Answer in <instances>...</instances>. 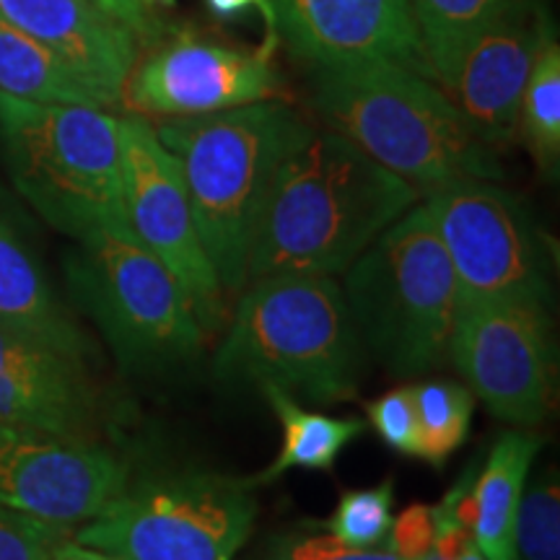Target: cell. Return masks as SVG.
I'll return each mask as SVG.
<instances>
[{"instance_id":"6da1fadb","label":"cell","mask_w":560,"mask_h":560,"mask_svg":"<svg viewBox=\"0 0 560 560\" xmlns=\"http://www.w3.org/2000/svg\"><path fill=\"white\" fill-rule=\"evenodd\" d=\"M420 202L335 130L310 128L265 192L247 257V283L265 276H340L382 231Z\"/></svg>"},{"instance_id":"7a4b0ae2","label":"cell","mask_w":560,"mask_h":560,"mask_svg":"<svg viewBox=\"0 0 560 560\" xmlns=\"http://www.w3.org/2000/svg\"><path fill=\"white\" fill-rule=\"evenodd\" d=\"M312 104L330 130L420 195L459 182H501L493 149L436 83L392 62L314 68Z\"/></svg>"},{"instance_id":"3957f363","label":"cell","mask_w":560,"mask_h":560,"mask_svg":"<svg viewBox=\"0 0 560 560\" xmlns=\"http://www.w3.org/2000/svg\"><path fill=\"white\" fill-rule=\"evenodd\" d=\"M213 355L223 387L276 384L314 405L359 395L363 350L342 285L332 276H265L240 291Z\"/></svg>"},{"instance_id":"277c9868","label":"cell","mask_w":560,"mask_h":560,"mask_svg":"<svg viewBox=\"0 0 560 560\" xmlns=\"http://www.w3.org/2000/svg\"><path fill=\"white\" fill-rule=\"evenodd\" d=\"M310 128L280 100L153 125L177 159L202 249L223 293L236 296L247 285L249 242L262 198L280 161Z\"/></svg>"},{"instance_id":"5b68a950","label":"cell","mask_w":560,"mask_h":560,"mask_svg":"<svg viewBox=\"0 0 560 560\" xmlns=\"http://www.w3.org/2000/svg\"><path fill=\"white\" fill-rule=\"evenodd\" d=\"M363 350L389 374L420 376L444 366L457 312V280L425 202L363 249L342 283Z\"/></svg>"},{"instance_id":"8992f818","label":"cell","mask_w":560,"mask_h":560,"mask_svg":"<svg viewBox=\"0 0 560 560\" xmlns=\"http://www.w3.org/2000/svg\"><path fill=\"white\" fill-rule=\"evenodd\" d=\"M0 153L21 198L73 242L130 226L122 206L120 128L104 109L0 94Z\"/></svg>"},{"instance_id":"52a82bcc","label":"cell","mask_w":560,"mask_h":560,"mask_svg":"<svg viewBox=\"0 0 560 560\" xmlns=\"http://www.w3.org/2000/svg\"><path fill=\"white\" fill-rule=\"evenodd\" d=\"M66 257L73 296L130 371H170L200 361L208 335L190 299L130 226L83 236Z\"/></svg>"},{"instance_id":"ba28073f","label":"cell","mask_w":560,"mask_h":560,"mask_svg":"<svg viewBox=\"0 0 560 560\" xmlns=\"http://www.w3.org/2000/svg\"><path fill=\"white\" fill-rule=\"evenodd\" d=\"M255 516L249 482L213 472L156 475L128 482L73 540L125 560H231L252 535Z\"/></svg>"},{"instance_id":"9c48e42d","label":"cell","mask_w":560,"mask_h":560,"mask_svg":"<svg viewBox=\"0 0 560 560\" xmlns=\"http://www.w3.org/2000/svg\"><path fill=\"white\" fill-rule=\"evenodd\" d=\"M425 208L450 255L457 299L552 304L556 252L522 198L475 179L431 192Z\"/></svg>"},{"instance_id":"30bf717a","label":"cell","mask_w":560,"mask_h":560,"mask_svg":"<svg viewBox=\"0 0 560 560\" xmlns=\"http://www.w3.org/2000/svg\"><path fill=\"white\" fill-rule=\"evenodd\" d=\"M450 361L490 416L529 429L548 416L556 340L550 306L509 299H457Z\"/></svg>"},{"instance_id":"8fae6325","label":"cell","mask_w":560,"mask_h":560,"mask_svg":"<svg viewBox=\"0 0 560 560\" xmlns=\"http://www.w3.org/2000/svg\"><path fill=\"white\" fill-rule=\"evenodd\" d=\"M117 128L122 206L132 234L182 285L202 332H219L226 319V293L202 249L177 159L145 117H117Z\"/></svg>"},{"instance_id":"7c38bea8","label":"cell","mask_w":560,"mask_h":560,"mask_svg":"<svg viewBox=\"0 0 560 560\" xmlns=\"http://www.w3.org/2000/svg\"><path fill=\"white\" fill-rule=\"evenodd\" d=\"M276 50L270 42L244 50L187 32H174L170 39L151 37L125 81L122 107L166 120L283 100V81L272 66Z\"/></svg>"},{"instance_id":"4fadbf2b","label":"cell","mask_w":560,"mask_h":560,"mask_svg":"<svg viewBox=\"0 0 560 560\" xmlns=\"http://www.w3.org/2000/svg\"><path fill=\"white\" fill-rule=\"evenodd\" d=\"M128 465L96 439L0 425V506L75 529L128 488Z\"/></svg>"},{"instance_id":"5bb4252c","label":"cell","mask_w":560,"mask_h":560,"mask_svg":"<svg viewBox=\"0 0 560 560\" xmlns=\"http://www.w3.org/2000/svg\"><path fill=\"white\" fill-rule=\"evenodd\" d=\"M278 39L312 68L392 62L433 81L408 0H270Z\"/></svg>"},{"instance_id":"9a60e30c","label":"cell","mask_w":560,"mask_h":560,"mask_svg":"<svg viewBox=\"0 0 560 560\" xmlns=\"http://www.w3.org/2000/svg\"><path fill=\"white\" fill-rule=\"evenodd\" d=\"M550 32V19L532 0H516L467 47L444 86L488 149H506L520 136L524 86Z\"/></svg>"},{"instance_id":"2e32d148","label":"cell","mask_w":560,"mask_h":560,"mask_svg":"<svg viewBox=\"0 0 560 560\" xmlns=\"http://www.w3.org/2000/svg\"><path fill=\"white\" fill-rule=\"evenodd\" d=\"M102 395L86 359L0 322V425L96 439Z\"/></svg>"},{"instance_id":"e0dca14e","label":"cell","mask_w":560,"mask_h":560,"mask_svg":"<svg viewBox=\"0 0 560 560\" xmlns=\"http://www.w3.org/2000/svg\"><path fill=\"white\" fill-rule=\"evenodd\" d=\"M0 16L45 45L102 109L120 107L140 37L96 0H0Z\"/></svg>"},{"instance_id":"ac0fdd59","label":"cell","mask_w":560,"mask_h":560,"mask_svg":"<svg viewBox=\"0 0 560 560\" xmlns=\"http://www.w3.org/2000/svg\"><path fill=\"white\" fill-rule=\"evenodd\" d=\"M0 322L89 361L91 342L55 293L24 221L0 187Z\"/></svg>"},{"instance_id":"d6986e66","label":"cell","mask_w":560,"mask_h":560,"mask_svg":"<svg viewBox=\"0 0 560 560\" xmlns=\"http://www.w3.org/2000/svg\"><path fill=\"white\" fill-rule=\"evenodd\" d=\"M542 450V436L506 431L490 446L482 472L475 480L478 524L475 548L488 560H514V520L529 467Z\"/></svg>"},{"instance_id":"ffe728a7","label":"cell","mask_w":560,"mask_h":560,"mask_svg":"<svg viewBox=\"0 0 560 560\" xmlns=\"http://www.w3.org/2000/svg\"><path fill=\"white\" fill-rule=\"evenodd\" d=\"M260 392L283 429V450L249 486H265L289 470H332L342 450L366 431L359 418H332L301 408L293 395L276 384H262Z\"/></svg>"},{"instance_id":"44dd1931","label":"cell","mask_w":560,"mask_h":560,"mask_svg":"<svg viewBox=\"0 0 560 560\" xmlns=\"http://www.w3.org/2000/svg\"><path fill=\"white\" fill-rule=\"evenodd\" d=\"M0 94L42 104L100 107L94 94L55 55L0 16Z\"/></svg>"},{"instance_id":"7402d4cb","label":"cell","mask_w":560,"mask_h":560,"mask_svg":"<svg viewBox=\"0 0 560 560\" xmlns=\"http://www.w3.org/2000/svg\"><path fill=\"white\" fill-rule=\"evenodd\" d=\"M516 0H408L433 81L450 83L462 55Z\"/></svg>"},{"instance_id":"603a6c76","label":"cell","mask_w":560,"mask_h":560,"mask_svg":"<svg viewBox=\"0 0 560 560\" xmlns=\"http://www.w3.org/2000/svg\"><path fill=\"white\" fill-rule=\"evenodd\" d=\"M520 136L537 166L556 179L560 166V45L552 32L542 39L524 86Z\"/></svg>"},{"instance_id":"cb8c5ba5","label":"cell","mask_w":560,"mask_h":560,"mask_svg":"<svg viewBox=\"0 0 560 560\" xmlns=\"http://www.w3.org/2000/svg\"><path fill=\"white\" fill-rule=\"evenodd\" d=\"M412 400L420 431V459L444 467L470 433L472 392L457 382H423L412 384Z\"/></svg>"},{"instance_id":"d4e9b609","label":"cell","mask_w":560,"mask_h":560,"mask_svg":"<svg viewBox=\"0 0 560 560\" xmlns=\"http://www.w3.org/2000/svg\"><path fill=\"white\" fill-rule=\"evenodd\" d=\"M514 560H560V486L548 467L522 493L514 520Z\"/></svg>"},{"instance_id":"484cf974","label":"cell","mask_w":560,"mask_h":560,"mask_svg":"<svg viewBox=\"0 0 560 560\" xmlns=\"http://www.w3.org/2000/svg\"><path fill=\"white\" fill-rule=\"evenodd\" d=\"M395 482L382 480L374 488L346 490L327 520L330 535L353 550H369L387 540L392 527Z\"/></svg>"},{"instance_id":"4316f807","label":"cell","mask_w":560,"mask_h":560,"mask_svg":"<svg viewBox=\"0 0 560 560\" xmlns=\"http://www.w3.org/2000/svg\"><path fill=\"white\" fill-rule=\"evenodd\" d=\"M73 532L0 506V560H45L58 545L73 540Z\"/></svg>"},{"instance_id":"83f0119b","label":"cell","mask_w":560,"mask_h":560,"mask_svg":"<svg viewBox=\"0 0 560 560\" xmlns=\"http://www.w3.org/2000/svg\"><path fill=\"white\" fill-rule=\"evenodd\" d=\"M366 416L389 450L420 459V431L412 384H405V387H397L366 402Z\"/></svg>"},{"instance_id":"f1b7e54d","label":"cell","mask_w":560,"mask_h":560,"mask_svg":"<svg viewBox=\"0 0 560 560\" xmlns=\"http://www.w3.org/2000/svg\"><path fill=\"white\" fill-rule=\"evenodd\" d=\"M389 550L402 560H418L423 558L425 552L433 548V537H436V529H433L431 520V506H423V503H412L392 522L389 527Z\"/></svg>"},{"instance_id":"f546056e","label":"cell","mask_w":560,"mask_h":560,"mask_svg":"<svg viewBox=\"0 0 560 560\" xmlns=\"http://www.w3.org/2000/svg\"><path fill=\"white\" fill-rule=\"evenodd\" d=\"M208 9L213 11V16H219L223 21L240 19L247 11L260 13L265 21V42L270 45H278V32H276V13H272L270 0H206Z\"/></svg>"},{"instance_id":"4dcf8cb0","label":"cell","mask_w":560,"mask_h":560,"mask_svg":"<svg viewBox=\"0 0 560 560\" xmlns=\"http://www.w3.org/2000/svg\"><path fill=\"white\" fill-rule=\"evenodd\" d=\"M96 3H100L104 11H109L115 19H120L122 24H128L130 30L138 34L140 42H149L151 37H156L145 0H96Z\"/></svg>"},{"instance_id":"1f68e13d","label":"cell","mask_w":560,"mask_h":560,"mask_svg":"<svg viewBox=\"0 0 560 560\" xmlns=\"http://www.w3.org/2000/svg\"><path fill=\"white\" fill-rule=\"evenodd\" d=\"M350 550L346 542H340L335 535L317 537H289V552L293 560H332Z\"/></svg>"},{"instance_id":"d6a6232c","label":"cell","mask_w":560,"mask_h":560,"mask_svg":"<svg viewBox=\"0 0 560 560\" xmlns=\"http://www.w3.org/2000/svg\"><path fill=\"white\" fill-rule=\"evenodd\" d=\"M472 545H475L472 529H465V527L439 532V535L433 537V552H436L441 560H462V556H465Z\"/></svg>"},{"instance_id":"836d02e7","label":"cell","mask_w":560,"mask_h":560,"mask_svg":"<svg viewBox=\"0 0 560 560\" xmlns=\"http://www.w3.org/2000/svg\"><path fill=\"white\" fill-rule=\"evenodd\" d=\"M45 560H125V558L109 556V552L86 548V545H81V542H75V540H68V542L58 545V548H55Z\"/></svg>"},{"instance_id":"e575fe53","label":"cell","mask_w":560,"mask_h":560,"mask_svg":"<svg viewBox=\"0 0 560 560\" xmlns=\"http://www.w3.org/2000/svg\"><path fill=\"white\" fill-rule=\"evenodd\" d=\"M332 560H402L400 556H395L392 550H346L342 556L332 558Z\"/></svg>"},{"instance_id":"d590c367","label":"cell","mask_w":560,"mask_h":560,"mask_svg":"<svg viewBox=\"0 0 560 560\" xmlns=\"http://www.w3.org/2000/svg\"><path fill=\"white\" fill-rule=\"evenodd\" d=\"M289 537L291 535H285V537H280V540L272 542L268 558H265V560H293L291 552H289Z\"/></svg>"},{"instance_id":"8d00e7d4","label":"cell","mask_w":560,"mask_h":560,"mask_svg":"<svg viewBox=\"0 0 560 560\" xmlns=\"http://www.w3.org/2000/svg\"><path fill=\"white\" fill-rule=\"evenodd\" d=\"M462 560H488L486 556H482V552L478 550V548H475V545H472V548L470 550H467L465 552V556H462Z\"/></svg>"},{"instance_id":"74e56055","label":"cell","mask_w":560,"mask_h":560,"mask_svg":"<svg viewBox=\"0 0 560 560\" xmlns=\"http://www.w3.org/2000/svg\"><path fill=\"white\" fill-rule=\"evenodd\" d=\"M145 5H164V9H172L174 0H145Z\"/></svg>"},{"instance_id":"f35d334b","label":"cell","mask_w":560,"mask_h":560,"mask_svg":"<svg viewBox=\"0 0 560 560\" xmlns=\"http://www.w3.org/2000/svg\"><path fill=\"white\" fill-rule=\"evenodd\" d=\"M418 560H441L439 556H436V552H433V548L429 550V552H425V556L423 558H418Z\"/></svg>"}]
</instances>
